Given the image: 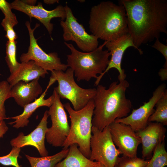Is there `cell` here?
<instances>
[{"instance_id":"30","label":"cell","mask_w":167,"mask_h":167,"mask_svg":"<svg viewBox=\"0 0 167 167\" xmlns=\"http://www.w3.org/2000/svg\"><path fill=\"white\" fill-rule=\"evenodd\" d=\"M151 46L160 52L164 57L167 63V46L161 42L159 39H156L154 44Z\"/></svg>"},{"instance_id":"25","label":"cell","mask_w":167,"mask_h":167,"mask_svg":"<svg viewBox=\"0 0 167 167\" xmlns=\"http://www.w3.org/2000/svg\"><path fill=\"white\" fill-rule=\"evenodd\" d=\"M11 87L7 81L0 82V122L7 118L5 106V101L10 98Z\"/></svg>"},{"instance_id":"11","label":"cell","mask_w":167,"mask_h":167,"mask_svg":"<svg viewBox=\"0 0 167 167\" xmlns=\"http://www.w3.org/2000/svg\"><path fill=\"white\" fill-rule=\"evenodd\" d=\"M113 141L123 156L137 157V150L141 140L129 126L115 121L108 126Z\"/></svg>"},{"instance_id":"1","label":"cell","mask_w":167,"mask_h":167,"mask_svg":"<svg viewBox=\"0 0 167 167\" xmlns=\"http://www.w3.org/2000/svg\"><path fill=\"white\" fill-rule=\"evenodd\" d=\"M125 9L128 33L138 49L167 34V0H120Z\"/></svg>"},{"instance_id":"36","label":"cell","mask_w":167,"mask_h":167,"mask_svg":"<svg viewBox=\"0 0 167 167\" xmlns=\"http://www.w3.org/2000/svg\"><path fill=\"white\" fill-rule=\"evenodd\" d=\"M97 167H105L103 165L101 164V165Z\"/></svg>"},{"instance_id":"31","label":"cell","mask_w":167,"mask_h":167,"mask_svg":"<svg viewBox=\"0 0 167 167\" xmlns=\"http://www.w3.org/2000/svg\"><path fill=\"white\" fill-rule=\"evenodd\" d=\"M9 128L4 121L0 122V139L2 138L4 135L8 131Z\"/></svg>"},{"instance_id":"20","label":"cell","mask_w":167,"mask_h":167,"mask_svg":"<svg viewBox=\"0 0 167 167\" xmlns=\"http://www.w3.org/2000/svg\"><path fill=\"white\" fill-rule=\"evenodd\" d=\"M101 164L93 161L85 156L74 144L71 145L68 153L63 160L56 164L54 167H97Z\"/></svg>"},{"instance_id":"18","label":"cell","mask_w":167,"mask_h":167,"mask_svg":"<svg viewBox=\"0 0 167 167\" xmlns=\"http://www.w3.org/2000/svg\"><path fill=\"white\" fill-rule=\"evenodd\" d=\"M46 71L39 66L33 61L21 62L17 69L11 74L7 81L12 88L20 81L28 82L33 80L45 78L48 74Z\"/></svg>"},{"instance_id":"21","label":"cell","mask_w":167,"mask_h":167,"mask_svg":"<svg viewBox=\"0 0 167 167\" xmlns=\"http://www.w3.org/2000/svg\"><path fill=\"white\" fill-rule=\"evenodd\" d=\"M69 148L63 149L58 153L52 156L34 157L27 154L25 157L29 162L31 167H54L58 163L67 155Z\"/></svg>"},{"instance_id":"9","label":"cell","mask_w":167,"mask_h":167,"mask_svg":"<svg viewBox=\"0 0 167 167\" xmlns=\"http://www.w3.org/2000/svg\"><path fill=\"white\" fill-rule=\"evenodd\" d=\"M64 8L66 18L64 20H61L60 22L64 41L74 42L83 52H91L96 49L98 45V39L87 32L83 26L78 22L71 9L67 5Z\"/></svg>"},{"instance_id":"8","label":"cell","mask_w":167,"mask_h":167,"mask_svg":"<svg viewBox=\"0 0 167 167\" xmlns=\"http://www.w3.org/2000/svg\"><path fill=\"white\" fill-rule=\"evenodd\" d=\"M53 103L48 110L52 122L45 135L47 142L55 147H62L70 131L66 113L60 98L54 89Z\"/></svg>"},{"instance_id":"22","label":"cell","mask_w":167,"mask_h":167,"mask_svg":"<svg viewBox=\"0 0 167 167\" xmlns=\"http://www.w3.org/2000/svg\"><path fill=\"white\" fill-rule=\"evenodd\" d=\"M156 109L150 116L149 122H156L164 126L167 125V91L166 89L156 102Z\"/></svg>"},{"instance_id":"4","label":"cell","mask_w":167,"mask_h":167,"mask_svg":"<svg viewBox=\"0 0 167 167\" xmlns=\"http://www.w3.org/2000/svg\"><path fill=\"white\" fill-rule=\"evenodd\" d=\"M107 41H105L94 50L88 52L78 51L71 44L64 42L70 50L71 54L67 56L66 64L72 69L78 81H89L92 78L96 79L106 70L109 61L110 54L104 47Z\"/></svg>"},{"instance_id":"28","label":"cell","mask_w":167,"mask_h":167,"mask_svg":"<svg viewBox=\"0 0 167 167\" xmlns=\"http://www.w3.org/2000/svg\"><path fill=\"white\" fill-rule=\"evenodd\" d=\"M0 9L4 14V17L7 19L14 26L17 24L18 21L16 16L12 11L10 3L5 0H0Z\"/></svg>"},{"instance_id":"35","label":"cell","mask_w":167,"mask_h":167,"mask_svg":"<svg viewBox=\"0 0 167 167\" xmlns=\"http://www.w3.org/2000/svg\"><path fill=\"white\" fill-rule=\"evenodd\" d=\"M78 1L81 2H83L85 1V0H78Z\"/></svg>"},{"instance_id":"13","label":"cell","mask_w":167,"mask_h":167,"mask_svg":"<svg viewBox=\"0 0 167 167\" xmlns=\"http://www.w3.org/2000/svg\"><path fill=\"white\" fill-rule=\"evenodd\" d=\"M12 9L22 12L30 18L33 17L39 20L45 27L50 35L54 28V24L51 20L55 18H59L61 20H65L66 14L64 6L60 5L51 10L44 8L41 2L37 5H29L23 0H15L10 4Z\"/></svg>"},{"instance_id":"15","label":"cell","mask_w":167,"mask_h":167,"mask_svg":"<svg viewBox=\"0 0 167 167\" xmlns=\"http://www.w3.org/2000/svg\"><path fill=\"white\" fill-rule=\"evenodd\" d=\"M49 116L48 110H46L39 124L34 130L26 135L23 132L20 133L17 137L11 140V145L20 148L27 146H32L37 149L42 156H48V152L45 148V141L48 129L47 124Z\"/></svg>"},{"instance_id":"5","label":"cell","mask_w":167,"mask_h":167,"mask_svg":"<svg viewBox=\"0 0 167 167\" xmlns=\"http://www.w3.org/2000/svg\"><path fill=\"white\" fill-rule=\"evenodd\" d=\"M63 106L69 113L71 124L69 135L62 146L63 149L76 144L81 153L89 159L92 121L95 107L93 99L90 100L84 108L77 111L74 110L69 103L64 104Z\"/></svg>"},{"instance_id":"3","label":"cell","mask_w":167,"mask_h":167,"mask_svg":"<svg viewBox=\"0 0 167 167\" xmlns=\"http://www.w3.org/2000/svg\"><path fill=\"white\" fill-rule=\"evenodd\" d=\"M88 24L92 34L105 41L128 33L124 6L110 1L102 2L92 7Z\"/></svg>"},{"instance_id":"27","label":"cell","mask_w":167,"mask_h":167,"mask_svg":"<svg viewBox=\"0 0 167 167\" xmlns=\"http://www.w3.org/2000/svg\"><path fill=\"white\" fill-rule=\"evenodd\" d=\"M20 150V148L13 147L8 154L0 156V164L5 166L20 167L17 161V158L19 156Z\"/></svg>"},{"instance_id":"14","label":"cell","mask_w":167,"mask_h":167,"mask_svg":"<svg viewBox=\"0 0 167 167\" xmlns=\"http://www.w3.org/2000/svg\"><path fill=\"white\" fill-rule=\"evenodd\" d=\"M105 46L110 54L111 58L108 65L105 71L98 76L95 83L97 86L104 75L110 69L115 68L119 72V81L125 79L126 75L124 70L122 68L121 63L123 56L126 50L129 47H133L139 51L140 54L143 52L140 49H138L134 45L133 40L128 34H125L117 39L110 41H107Z\"/></svg>"},{"instance_id":"24","label":"cell","mask_w":167,"mask_h":167,"mask_svg":"<svg viewBox=\"0 0 167 167\" xmlns=\"http://www.w3.org/2000/svg\"><path fill=\"white\" fill-rule=\"evenodd\" d=\"M16 41H8L6 44L5 60L11 74L16 70L20 64L16 59Z\"/></svg>"},{"instance_id":"6","label":"cell","mask_w":167,"mask_h":167,"mask_svg":"<svg viewBox=\"0 0 167 167\" xmlns=\"http://www.w3.org/2000/svg\"><path fill=\"white\" fill-rule=\"evenodd\" d=\"M56 81L58 85L54 89L60 98L69 101L75 110L84 108L95 95L96 88H84L76 84L74 78V71L70 68H67L65 72L61 70L51 71L46 89L48 90Z\"/></svg>"},{"instance_id":"33","label":"cell","mask_w":167,"mask_h":167,"mask_svg":"<svg viewBox=\"0 0 167 167\" xmlns=\"http://www.w3.org/2000/svg\"><path fill=\"white\" fill-rule=\"evenodd\" d=\"M44 2L46 4H52L58 2L59 1L57 0H45L44 1Z\"/></svg>"},{"instance_id":"2","label":"cell","mask_w":167,"mask_h":167,"mask_svg":"<svg viewBox=\"0 0 167 167\" xmlns=\"http://www.w3.org/2000/svg\"><path fill=\"white\" fill-rule=\"evenodd\" d=\"M129 86L125 79L112 83L108 88L98 84L93 99L95 107L92 126L102 131L117 119L127 116L132 107L126 92Z\"/></svg>"},{"instance_id":"29","label":"cell","mask_w":167,"mask_h":167,"mask_svg":"<svg viewBox=\"0 0 167 167\" xmlns=\"http://www.w3.org/2000/svg\"><path fill=\"white\" fill-rule=\"evenodd\" d=\"M1 25L6 32L5 36L10 42L16 41L17 36L14 29V26L6 18H4L1 23Z\"/></svg>"},{"instance_id":"10","label":"cell","mask_w":167,"mask_h":167,"mask_svg":"<svg viewBox=\"0 0 167 167\" xmlns=\"http://www.w3.org/2000/svg\"><path fill=\"white\" fill-rule=\"evenodd\" d=\"M25 25L29 32L30 45L28 52L22 54L20 57L21 62L32 60L46 71L51 72L54 70L66 71L68 66L66 64L62 62L57 53H47L38 45L37 39L34 36V32L40 24H36L33 28H31L30 23L28 21L26 22Z\"/></svg>"},{"instance_id":"17","label":"cell","mask_w":167,"mask_h":167,"mask_svg":"<svg viewBox=\"0 0 167 167\" xmlns=\"http://www.w3.org/2000/svg\"><path fill=\"white\" fill-rule=\"evenodd\" d=\"M37 79L28 82L20 81L15 84L10 91L9 97L24 108L37 99L42 93V88Z\"/></svg>"},{"instance_id":"26","label":"cell","mask_w":167,"mask_h":167,"mask_svg":"<svg viewBox=\"0 0 167 167\" xmlns=\"http://www.w3.org/2000/svg\"><path fill=\"white\" fill-rule=\"evenodd\" d=\"M148 161L137 157L131 158L123 156L118 157L114 167H145Z\"/></svg>"},{"instance_id":"34","label":"cell","mask_w":167,"mask_h":167,"mask_svg":"<svg viewBox=\"0 0 167 167\" xmlns=\"http://www.w3.org/2000/svg\"><path fill=\"white\" fill-rule=\"evenodd\" d=\"M23 1L27 4L32 5H35V3L36 2V0H23Z\"/></svg>"},{"instance_id":"19","label":"cell","mask_w":167,"mask_h":167,"mask_svg":"<svg viewBox=\"0 0 167 167\" xmlns=\"http://www.w3.org/2000/svg\"><path fill=\"white\" fill-rule=\"evenodd\" d=\"M47 91L45 90L39 97L33 102L25 105L23 108V112L20 114L7 118L6 119H11L15 120L9 124H14L13 127L16 129L24 127L28 125L29 122V118L37 109L42 106L50 107L53 102V96L52 95L48 98L45 99Z\"/></svg>"},{"instance_id":"7","label":"cell","mask_w":167,"mask_h":167,"mask_svg":"<svg viewBox=\"0 0 167 167\" xmlns=\"http://www.w3.org/2000/svg\"><path fill=\"white\" fill-rule=\"evenodd\" d=\"M92 132L89 159L105 167H114L121 153L113 141L109 126L101 131L92 126Z\"/></svg>"},{"instance_id":"12","label":"cell","mask_w":167,"mask_h":167,"mask_svg":"<svg viewBox=\"0 0 167 167\" xmlns=\"http://www.w3.org/2000/svg\"><path fill=\"white\" fill-rule=\"evenodd\" d=\"M166 87L165 84L160 85L153 92L148 101L138 108L133 109L131 113L126 117L117 119L115 121L130 126L135 132L144 129L147 126L149 118L154 112V107L166 90Z\"/></svg>"},{"instance_id":"16","label":"cell","mask_w":167,"mask_h":167,"mask_svg":"<svg viewBox=\"0 0 167 167\" xmlns=\"http://www.w3.org/2000/svg\"><path fill=\"white\" fill-rule=\"evenodd\" d=\"M166 130L162 124L157 122H149L144 129L137 131L142 144V157L148 160L157 145L164 140Z\"/></svg>"},{"instance_id":"23","label":"cell","mask_w":167,"mask_h":167,"mask_svg":"<svg viewBox=\"0 0 167 167\" xmlns=\"http://www.w3.org/2000/svg\"><path fill=\"white\" fill-rule=\"evenodd\" d=\"M153 153L145 167H165L167 165V152L165 140L157 145Z\"/></svg>"},{"instance_id":"32","label":"cell","mask_w":167,"mask_h":167,"mask_svg":"<svg viewBox=\"0 0 167 167\" xmlns=\"http://www.w3.org/2000/svg\"><path fill=\"white\" fill-rule=\"evenodd\" d=\"M161 79L162 80H165L167 78V67H163L161 69L159 72Z\"/></svg>"}]
</instances>
